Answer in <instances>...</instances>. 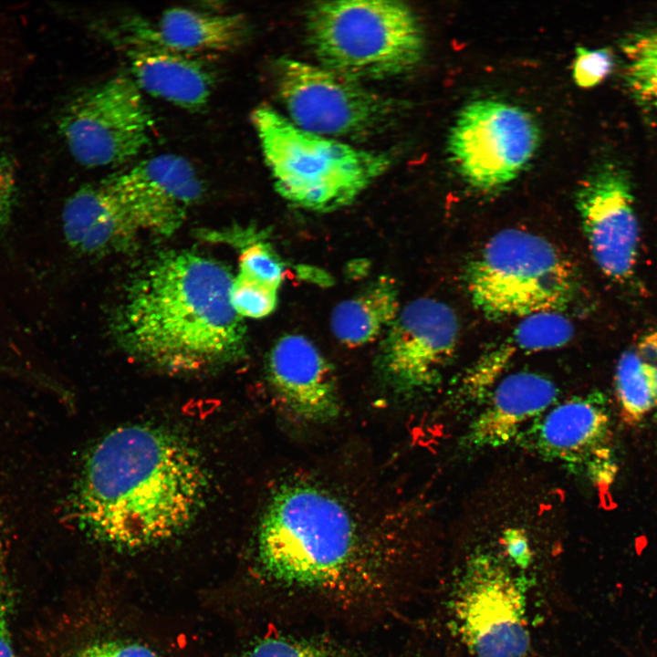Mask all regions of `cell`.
I'll return each instance as SVG.
<instances>
[{"label":"cell","mask_w":657,"mask_h":657,"mask_svg":"<svg viewBox=\"0 0 657 657\" xmlns=\"http://www.w3.org/2000/svg\"><path fill=\"white\" fill-rule=\"evenodd\" d=\"M62 228L67 243L83 254L125 248L140 232L104 181L80 187L67 200L62 211Z\"/></svg>","instance_id":"18"},{"label":"cell","mask_w":657,"mask_h":657,"mask_svg":"<svg viewBox=\"0 0 657 657\" xmlns=\"http://www.w3.org/2000/svg\"><path fill=\"white\" fill-rule=\"evenodd\" d=\"M504 545L508 557L519 568H527L531 561L529 545L525 536L516 530H509L504 535Z\"/></svg>","instance_id":"31"},{"label":"cell","mask_w":657,"mask_h":657,"mask_svg":"<svg viewBox=\"0 0 657 657\" xmlns=\"http://www.w3.org/2000/svg\"><path fill=\"white\" fill-rule=\"evenodd\" d=\"M655 391H656V406H655V409L657 410V367H656V374H655Z\"/></svg>","instance_id":"33"},{"label":"cell","mask_w":657,"mask_h":657,"mask_svg":"<svg viewBox=\"0 0 657 657\" xmlns=\"http://www.w3.org/2000/svg\"><path fill=\"white\" fill-rule=\"evenodd\" d=\"M635 352L650 364L657 361V329L647 332L640 339Z\"/></svg>","instance_id":"32"},{"label":"cell","mask_w":657,"mask_h":657,"mask_svg":"<svg viewBox=\"0 0 657 657\" xmlns=\"http://www.w3.org/2000/svg\"><path fill=\"white\" fill-rule=\"evenodd\" d=\"M525 583L498 558L473 556L451 597L454 629L475 657H526L530 646Z\"/></svg>","instance_id":"8"},{"label":"cell","mask_w":657,"mask_h":657,"mask_svg":"<svg viewBox=\"0 0 657 657\" xmlns=\"http://www.w3.org/2000/svg\"><path fill=\"white\" fill-rule=\"evenodd\" d=\"M521 436L540 456L585 473L599 485L612 482L616 464L611 418L601 392L552 406Z\"/></svg>","instance_id":"12"},{"label":"cell","mask_w":657,"mask_h":657,"mask_svg":"<svg viewBox=\"0 0 657 657\" xmlns=\"http://www.w3.org/2000/svg\"><path fill=\"white\" fill-rule=\"evenodd\" d=\"M245 657H338L320 646L287 637H267L256 643Z\"/></svg>","instance_id":"28"},{"label":"cell","mask_w":657,"mask_h":657,"mask_svg":"<svg viewBox=\"0 0 657 657\" xmlns=\"http://www.w3.org/2000/svg\"><path fill=\"white\" fill-rule=\"evenodd\" d=\"M655 374L656 367L634 351H626L620 358L614 388L620 418L627 425L641 422L655 409Z\"/></svg>","instance_id":"21"},{"label":"cell","mask_w":657,"mask_h":657,"mask_svg":"<svg viewBox=\"0 0 657 657\" xmlns=\"http://www.w3.org/2000/svg\"><path fill=\"white\" fill-rule=\"evenodd\" d=\"M305 30L321 66L357 80L408 72L424 51L416 15L399 1L318 2L308 9Z\"/></svg>","instance_id":"5"},{"label":"cell","mask_w":657,"mask_h":657,"mask_svg":"<svg viewBox=\"0 0 657 657\" xmlns=\"http://www.w3.org/2000/svg\"><path fill=\"white\" fill-rule=\"evenodd\" d=\"M576 204L592 257L617 282L630 279L638 257L639 224L629 176L605 163L580 183Z\"/></svg>","instance_id":"13"},{"label":"cell","mask_w":657,"mask_h":657,"mask_svg":"<svg viewBox=\"0 0 657 657\" xmlns=\"http://www.w3.org/2000/svg\"><path fill=\"white\" fill-rule=\"evenodd\" d=\"M251 121L276 190L308 210L349 204L391 164L385 152L307 131L267 106L256 108Z\"/></svg>","instance_id":"4"},{"label":"cell","mask_w":657,"mask_h":657,"mask_svg":"<svg viewBox=\"0 0 657 657\" xmlns=\"http://www.w3.org/2000/svg\"><path fill=\"white\" fill-rule=\"evenodd\" d=\"M104 182L140 231L168 236L182 226L203 195V182L185 158L164 153L143 160Z\"/></svg>","instance_id":"14"},{"label":"cell","mask_w":657,"mask_h":657,"mask_svg":"<svg viewBox=\"0 0 657 657\" xmlns=\"http://www.w3.org/2000/svg\"><path fill=\"white\" fill-rule=\"evenodd\" d=\"M614 58L607 48L578 47L572 66V78L579 88H593L612 71Z\"/></svg>","instance_id":"27"},{"label":"cell","mask_w":657,"mask_h":657,"mask_svg":"<svg viewBox=\"0 0 657 657\" xmlns=\"http://www.w3.org/2000/svg\"><path fill=\"white\" fill-rule=\"evenodd\" d=\"M155 29L164 44L190 54L234 50L247 34L246 21L241 15L178 6L164 11Z\"/></svg>","instance_id":"19"},{"label":"cell","mask_w":657,"mask_h":657,"mask_svg":"<svg viewBox=\"0 0 657 657\" xmlns=\"http://www.w3.org/2000/svg\"><path fill=\"white\" fill-rule=\"evenodd\" d=\"M257 553L272 579L293 587L339 591L373 579L348 510L308 485H284L272 497L259 526Z\"/></svg>","instance_id":"3"},{"label":"cell","mask_w":657,"mask_h":657,"mask_svg":"<svg viewBox=\"0 0 657 657\" xmlns=\"http://www.w3.org/2000/svg\"><path fill=\"white\" fill-rule=\"evenodd\" d=\"M231 301L242 318H261L275 310L277 289L239 273L234 277Z\"/></svg>","instance_id":"24"},{"label":"cell","mask_w":657,"mask_h":657,"mask_svg":"<svg viewBox=\"0 0 657 657\" xmlns=\"http://www.w3.org/2000/svg\"><path fill=\"white\" fill-rule=\"evenodd\" d=\"M151 115L131 76L120 74L75 95L59 114L58 130L86 167L122 164L149 143Z\"/></svg>","instance_id":"9"},{"label":"cell","mask_w":657,"mask_h":657,"mask_svg":"<svg viewBox=\"0 0 657 657\" xmlns=\"http://www.w3.org/2000/svg\"><path fill=\"white\" fill-rule=\"evenodd\" d=\"M14 601L6 539L0 530V657H16L12 636Z\"/></svg>","instance_id":"26"},{"label":"cell","mask_w":657,"mask_h":657,"mask_svg":"<svg viewBox=\"0 0 657 657\" xmlns=\"http://www.w3.org/2000/svg\"><path fill=\"white\" fill-rule=\"evenodd\" d=\"M539 129L523 109L494 99L468 103L448 139V151L460 175L471 186L499 189L523 171L539 143Z\"/></svg>","instance_id":"10"},{"label":"cell","mask_w":657,"mask_h":657,"mask_svg":"<svg viewBox=\"0 0 657 657\" xmlns=\"http://www.w3.org/2000/svg\"><path fill=\"white\" fill-rule=\"evenodd\" d=\"M266 375L279 404L297 420L322 422L338 415L339 402L331 366L304 336L286 335L273 345Z\"/></svg>","instance_id":"16"},{"label":"cell","mask_w":657,"mask_h":657,"mask_svg":"<svg viewBox=\"0 0 657 657\" xmlns=\"http://www.w3.org/2000/svg\"><path fill=\"white\" fill-rule=\"evenodd\" d=\"M239 273L278 289L284 266L270 248L262 243H249L239 258Z\"/></svg>","instance_id":"25"},{"label":"cell","mask_w":657,"mask_h":657,"mask_svg":"<svg viewBox=\"0 0 657 657\" xmlns=\"http://www.w3.org/2000/svg\"><path fill=\"white\" fill-rule=\"evenodd\" d=\"M558 397L557 386L543 375L520 371L505 377L470 423L467 444L476 449L507 444L554 406Z\"/></svg>","instance_id":"17"},{"label":"cell","mask_w":657,"mask_h":657,"mask_svg":"<svg viewBox=\"0 0 657 657\" xmlns=\"http://www.w3.org/2000/svg\"><path fill=\"white\" fill-rule=\"evenodd\" d=\"M400 310L394 279L381 276L363 291L334 308L330 316L331 330L342 344L360 347L386 332Z\"/></svg>","instance_id":"20"},{"label":"cell","mask_w":657,"mask_h":657,"mask_svg":"<svg viewBox=\"0 0 657 657\" xmlns=\"http://www.w3.org/2000/svg\"><path fill=\"white\" fill-rule=\"evenodd\" d=\"M76 657H159L146 645L130 641H111L91 644Z\"/></svg>","instance_id":"29"},{"label":"cell","mask_w":657,"mask_h":657,"mask_svg":"<svg viewBox=\"0 0 657 657\" xmlns=\"http://www.w3.org/2000/svg\"><path fill=\"white\" fill-rule=\"evenodd\" d=\"M120 43L142 92L190 111L206 106L215 80L203 59L167 46L155 26L139 20L124 25Z\"/></svg>","instance_id":"15"},{"label":"cell","mask_w":657,"mask_h":657,"mask_svg":"<svg viewBox=\"0 0 657 657\" xmlns=\"http://www.w3.org/2000/svg\"><path fill=\"white\" fill-rule=\"evenodd\" d=\"M16 198V181L11 160L0 147V229L9 223Z\"/></svg>","instance_id":"30"},{"label":"cell","mask_w":657,"mask_h":657,"mask_svg":"<svg viewBox=\"0 0 657 657\" xmlns=\"http://www.w3.org/2000/svg\"><path fill=\"white\" fill-rule=\"evenodd\" d=\"M234 277L188 250L161 253L130 283L117 319L124 348L168 372H198L245 354L246 326L233 307Z\"/></svg>","instance_id":"2"},{"label":"cell","mask_w":657,"mask_h":657,"mask_svg":"<svg viewBox=\"0 0 657 657\" xmlns=\"http://www.w3.org/2000/svg\"><path fill=\"white\" fill-rule=\"evenodd\" d=\"M209 482L203 458L181 434L153 425L122 426L88 454L68 511L82 530L106 543L150 546L197 518Z\"/></svg>","instance_id":"1"},{"label":"cell","mask_w":657,"mask_h":657,"mask_svg":"<svg viewBox=\"0 0 657 657\" xmlns=\"http://www.w3.org/2000/svg\"><path fill=\"white\" fill-rule=\"evenodd\" d=\"M275 83L292 123L333 139L372 135L386 129L397 112L393 100L321 65L279 58Z\"/></svg>","instance_id":"7"},{"label":"cell","mask_w":657,"mask_h":657,"mask_svg":"<svg viewBox=\"0 0 657 657\" xmlns=\"http://www.w3.org/2000/svg\"><path fill=\"white\" fill-rule=\"evenodd\" d=\"M621 49L629 90L643 108L657 114V26L631 35Z\"/></svg>","instance_id":"22"},{"label":"cell","mask_w":657,"mask_h":657,"mask_svg":"<svg viewBox=\"0 0 657 657\" xmlns=\"http://www.w3.org/2000/svg\"><path fill=\"white\" fill-rule=\"evenodd\" d=\"M572 335L573 326L561 312H540L523 318L512 334V341L520 350L537 351L559 348Z\"/></svg>","instance_id":"23"},{"label":"cell","mask_w":657,"mask_h":657,"mask_svg":"<svg viewBox=\"0 0 657 657\" xmlns=\"http://www.w3.org/2000/svg\"><path fill=\"white\" fill-rule=\"evenodd\" d=\"M466 287L488 318L561 312L575 297L577 274L548 240L509 228L493 235L469 263Z\"/></svg>","instance_id":"6"},{"label":"cell","mask_w":657,"mask_h":657,"mask_svg":"<svg viewBox=\"0 0 657 657\" xmlns=\"http://www.w3.org/2000/svg\"><path fill=\"white\" fill-rule=\"evenodd\" d=\"M458 332L457 317L448 305L429 297L412 300L400 310L380 345L381 375L402 394L432 390L453 358Z\"/></svg>","instance_id":"11"}]
</instances>
